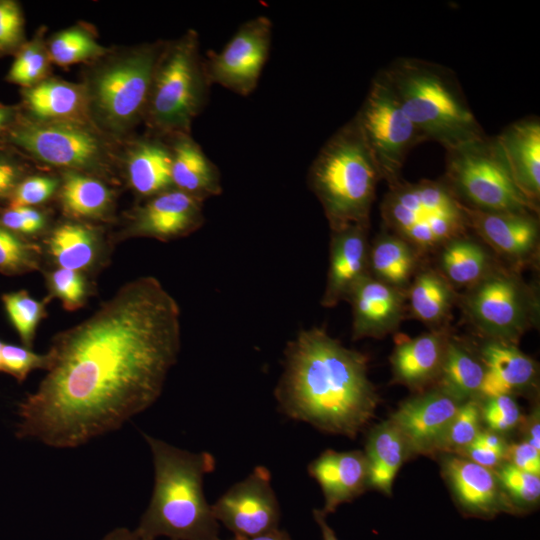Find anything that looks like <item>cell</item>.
I'll return each instance as SVG.
<instances>
[{
  "mask_svg": "<svg viewBox=\"0 0 540 540\" xmlns=\"http://www.w3.org/2000/svg\"><path fill=\"white\" fill-rule=\"evenodd\" d=\"M164 40L111 47L85 64L84 88L90 122L111 140L123 144L144 121L152 78Z\"/></svg>",
  "mask_w": 540,
  "mask_h": 540,
  "instance_id": "obj_5",
  "label": "cell"
},
{
  "mask_svg": "<svg viewBox=\"0 0 540 540\" xmlns=\"http://www.w3.org/2000/svg\"><path fill=\"white\" fill-rule=\"evenodd\" d=\"M380 213L388 232L404 239L419 255L439 250L469 230L465 206L443 179H402L388 187Z\"/></svg>",
  "mask_w": 540,
  "mask_h": 540,
  "instance_id": "obj_9",
  "label": "cell"
},
{
  "mask_svg": "<svg viewBox=\"0 0 540 540\" xmlns=\"http://www.w3.org/2000/svg\"><path fill=\"white\" fill-rule=\"evenodd\" d=\"M459 456L492 470L498 467L505 458L503 454L489 450L475 442L468 446Z\"/></svg>",
  "mask_w": 540,
  "mask_h": 540,
  "instance_id": "obj_49",
  "label": "cell"
},
{
  "mask_svg": "<svg viewBox=\"0 0 540 540\" xmlns=\"http://www.w3.org/2000/svg\"><path fill=\"white\" fill-rule=\"evenodd\" d=\"M484 374L481 357L464 343L449 337L437 379L438 388L464 403L479 395Z\"/></svg>",
  "mask_w": 540,
  "mask_h": 540,
  "instance_id": "obj_33",
  "label": "cell"
},
{
  "mask_svg": "<svg viewBox=\"0 0 540 540\" xmlns=\"http://www.w3.org/2000/svg\"><path fill=\"white\" fill-rule=\"evenodd\" d=\"M20 113L18 104L8 105L0 103V137L16 121Z\"/></svg>",
  "mask_w": 540,
  "mask_h": 540,
  "instance_id": "obj_52",
  "label": "cell"
},
{
  "mask_svg": "<svg viewBox=\"0 0 540 540\" xmlns=\"http://www.w3.org/2000/svg\"><path fill=\"white\" fill-rule=\"evenodd\" d=\"M388 187L400 182L409 152L425 140L405 114L382 70L354 116Z\"/></svg>",
  "mask_w": 540,
  "mask_h": 540,
  "instance_id": "obj_12",
  "label": "cell"
},
{
  "mask_svg": "<svg viewBox=\"0 0 540 540\" xmlns=\"http://www.w3.org/2000/svg\"><path fill=\"white\" fill-rule=\"evenodd\" d=\"M121 178L139 201L173 188L171 152L165 138L144 133L122 144Z\"/></svg>",
  "mask_w": 540,
  "mask_h": 540,
  "instance_id": "obj_21",
  "label": "cell"
},
{
  "mask_svg": "<svg viewBox=\"0 0 540 540\" xmlns=\"http://www.w3.org/2000/svg\"><path fill=\"white\" fill-rule=\"evenodd\" d=\"M448 340L442 328L414 338L400 335L390 357L393 381L416 390L437 381Z\"/></svg>",
  "mask_w": 540,
  "mask_h": 540,
  "instance_id": "obj_24",
  "label": "cell"
},
{
  "mask_svg": "<svg viewBox=\"0 0 540 540\" xmlns=\"http://www.w3.org/2000/svg\"><path fill=\"white\" fill-rule=\"evenodd\" d=\"M382 72L426 141L449 150L486 136L450 68L416 57H399Z\"/></svg>",
  "mask_w": 540,
  "mask_h": 540,
  "instance_id": "obj_4",
  "label": "cell"
},
{
  "mask_svg": "<svg viewBox=\"0 0 540 540\" xmlns=\"http://www.w3.org/2000/svg\"><path fill=\"white\" fill-rule=\"evenodd\" d=\"M274 393L288 417L349 438L373 419L379 403L367 356L318 327L301 330L287 343Z\"/></svg>",
  "mask_w": 540,
  "mask_h": 540,
  "instance_id": "obj_2",
  "label": "cell"
},
{
  "mask_svg": "<svg viewBox=\"0 0 540 540\" xmlns=\"http://www.w3.org/2000/svg\"><path fill=\"white\" fill-rule=\"evenodd\" d=\"M439 250V272L454 287L477 283L494 266L487 250L467 234L454 238Z\"/></svg>",
  "mask_w": 540,
  "mask_h": 540,
  "instance_id": "obj_34",
  "label": "cell"
},
{
  "mask_svg": "<svg viewBox=\"0 0 540 540\" xmlns=\"http://www.w3.org/2000/svg\"><path fill=\"white\" fill-rule=\"evenodd\" d=\"M230 540H292L287 531L281 529H275L254 537H238L234 536Z\"/></svg>",
  "mask_w": 540,
  "mask_h": 540,
  "instance_id": "obj_55",
  "label": "cell"
},
{
  "mask_svg": "<svg viewBox=\"0 0 540 540\" xmlns=\"http://www.w3.org/2000/svg\"><path fill=\"white\" fill-rule=\"evenodd\" d=\"M0 223L24 238L40 242L54 222L44 207L0 206Z\"/></svg>",
  "mask_w": 540,
  "mask_h": 540,
  "instance_id": "obj_42",
  "label": "cell"
},
{
  "mask_svg": "<svg viewBox=\"0 0 540 540\" xmlns=\"http://www.w3.org/2000/svg\"><path fill=\"white\" fill-rule=\"evenodd\" d=\"M459 301L466 321L486 340L516 344L538 319L535 291L514 270L495 264Z\"/></svg>",
  "mask_w": 540,
  "mask_h": 540,
  "instance_id": "obj_11",
  "label": "cell"
},
{
  "mask_svg": "<svg viewBox=\"0 0 540 540\" xmlns=\"http://www.w3.org/2000/svg\"><path fill=\"white\" fill-rule=\"evenodd\" d=\"M60 186L59 174L32 172L15 187L7 202L2 206L43 207L56 199Z\"/></svg>",
  "mask_w": 540,
  "mask_h": 540,
  "instance_id": "obj_43",
  "label": "cell"
},
{
  "mask_svg": "<svg viewBox=\"0 0 540 540\" xmlns=\"http://www.w3.org/2000/svg\"><path fill=\"white\" fill-rule=\"evenodd\" d=\"M27 40L20 2L0 0V58L14 56Z\"/></svg>",
  "mask_w": 540,
  "mask_h": 540,
  "instance_id": "obj_44",
  "label": "cell"
},
{
  "mask_svg": "<svg viewBox=\"0 0 540 540\" xmlns=\"http://www.w3.org/2000/svg\"><path fill=\"white\" fill-rule=\"evenodd\" d=\"M489 450L501 453L505 456L507 446L500 435L494 431H480L473 441Z\"/></svg>",
  "mask_w": 540,
  "mask_h": 540,
  "instance_id": "obj_50",
  "label": "cell"
},
{
  "mask_svg": "<svg viewBox=\"0 0 540 540\" xmlns=\"http://www.w3.org/2000/svg\"><path fill=\"white\" fill-rule=\"evenodd\" d=\"M485 374L479 396L512 395L532 385L536 363L516 344L487 340L480 351Z\"/></svg>",
  "mask_w": 540,
  "mask_h": 540,
  "instance_id": "obj_29",
  "label": "cell"
},
{
  "mask_svg": "<svg viewBox=\"0 0 540 540\" xmlns=\"http://www.w3.org/2000/svg\"><path fill=\"white\" fill-rule=\"evenodd\" d=\"M32 172L29 160L0 141V206L7 202L18 183Z\"/></svg>",
  "mask_w": 540,
  "mask_h": 540,
  "instance_id": "obj_46",
  "label": "cell"
},
{
  "mask_svg": "<svg viewBox=\"0 0 540 540\" xmlns=\"http://www.w3.org/2000/svg\"><path fill=\"white\" fill-rule=\"evenodd\" d=\"M101 540H144L135 530L125 527L115 528L106 534Z\"/></svg>",
  "mask_w": 540,
  "mask_h": 540,
  "instance_id": "obj_54",
  "label": "cell"
},
{
  "mask_svg": "<svg viewBox=\"0 0 540 540\" xmlns=\"http://www.w3.org/2000/svg\"><path fill=\"white\" fill-rule=\"evenodd\" d=\"M525 440L540 451V421L539 409H535L525 423Z\"/></svg>",
  "mask_w": 540,
  "mask_h": 540,
  "instance_id": "obj_51",
  "label": "cell"
},
{
  "mask_svg": "<svg viewBox=\"0 0 540 540\" xmlns=\"http://www.w3.org/2000/svg\"><path fill=\"white\" fill-rule=\"evenodd\" d=\"M20 112L40 122L91 123L82 84L49 76L38 84L20 89ZM92 124V123H91Z\"/></svg>",
  "mask_w": 540,
  "mask_h": 540,
  "instance_id": "obj_26",
  "label": "cell"
},
{
  "mask_svg": "<svg viewBox=\"0 0 540 540\" xmlns=\"http://www.w3.org/2000/svg\"><path fill=\"white\" fill-rule=\"evenodd\" d=\"M313 518L320 528L322 540H339L334 530L326 521V514L321 509H313Z\"/></svg>",
  "mask_w": 540,
  "mask_h": 540,
  "instance_id": "obj_53",
  "label": "cell"
},
{
  "mask_svg": "<svg viewBox=\"0 0 540 540\" xmlns=\"http://www.w3.org/2000/svg\"><path fill=\"white\" fill-rule=\"evenodd\" d=\"M0 141L42 168L74 171L116 186L121 181L119 144L87 122H40L19 113Z\"/></svg>",
  "mask_w": 540,
  "mask_h": 540,
  "instance_id": "obj_7",
  "label": "cell"
},
{
  "mask_svg": "<svg viewBox=\"0 0 540 540\" xmlns=\"http://www.w3.org/2000/svg\"><path fill=\"white\" fill-rule=\"evenodd\" d=\"M165 139L171 152L173 188L202 202L222 193L218 167L204 153L191 133H177Z\"/></svg>",
  "mask_w": 540,
  "mask_h": 540,
  "instance_id": "obj_27",
  "label": "cell"
},
{
  "mask_svg": "<svg viewBox=\"0 0 540 540\" xmlns=\"http://www.w3.org/2000/svg\"><path fill=\"white\" fill-rule=\"evenodd\" d=\"M513 513L533 509L540 499V477L506 462L494 470Z\"/></svg>",
  "mask_w": 540,
  "mask_h": 540,
  "instance_id": "obj_40",
  "label": "cell"
},
{
  "mask_svg": "<svg viewBox=\"0 0 540 540\" xmlns=\"http://www.w3.org/2000/svg\"><path fill=\"white\" fill-rule=\"evenodd\" d=\"M461 404L436 388L402 402L390 421L403 435L409 455L431 454L438 451Z\"/></svg>",
  "mask_w": 540,
  "mask_h": 540,
  "instance_id": "obj_17",
  "label": "cell"
},
{
  "mask_svg": "<svg viewBox=\"0 0 540 540\" xmlns=\"http://www.w3.org/2000/svg\"><path fill=\"white\" fill-rule=\"evenodd\" d=\"M46 46L51 63L61 67L89 63L109 50L100 44L94 28L85 23L51 34L46 39Z\"/></svg>",
  "mask_w": 540,
  "mask_h": 540,
  "instance_id": "obj_35",
  "label": "cell"
},
{
  "mask_svg": "<svg viewBox=\"0 0 540 540\" xmlns=\"http://www.w3.org/2000/svg\"><path fill=\"white\" fill-rule=\"evenodd\" d=\"M153 458L154 488L135 531L144 540H220L219 523L203 492L215 468L208 452H190L144 434Z\"/></svg>",
  "mask_w": 540,
  "mask_h": 540,
  "instance_id": "obj_3",
  "label": "cell"
},
{
  "mask_svg": "<svg viewBox=\"0 0 540 540\" xmlns=\"http://www.w3.org/2000/svg\"><path fill=\"white\" fill-rule=\"evenodd\" d=\"M44 261L95 277L110 260L114 243L100 224L63 218L40 240Z\"/></svg>",
  "mask_w": 540,
  "mask_h": 540,
  "instance_id": "obj_16",
  "label": "cell"
},
{
  "mask_svg": "<svg viewBox=\"0 0 540 540\" xmlns=\"http://www.w3.org/2000/svg\"><path fill=\"white\" fill-rule=\"evenodd\" d=\"M308 472L324 495L321 509L326 515L352 501L368 486V463L364 452L326 450L308 466Z\"/></svg>",
  "mask_w": 540,
  "mask_h": 540,
  "instance_id": "obj_23",
  "label": "cell"
},
{
  "mask_svg": "<svg viewBox=\"0 0 540 540\" xmlns=\"http://www.w3.org/2000/svg\"><path fill=\"white\" fill-rule=\"evenodd\" d=\"M43 271L49 302L59 299L67 311H76L86 305L94 293L92 277L74 270L49 267Z\"/></svg>",
  "mask_w": 540,
  "mask_h": 540,
  "instance_id": "obj_39",
  "label": "cell"
},
{
  "mask_svg": "<svg viewBox=\"0 0 540 540\" xmlns=\"http://www.w3.org/2000/svg\"><path fill=\"white\" fill-rule=\"evenodd\" d=\"M369 224H352L331 231L329 266L326 286L321 298L325 308L346 301L349 293L369 274Z\"/></svg>",
  "mask_w": 540,
  "mask_h": 540,
  "instance_id": "obj_22",
  "label": "cell"
},
{
  "mask_svg": "<svg viewBox=\"0 0 540 540\" xmlns=\"http://www.w3.org/2000/svg\"><path fill=\"white\" fill-rule=\"evenodd\" d=\"M480 420L481 407L475 399L462 403L448 426L437 452L461 455L479 434Z\"/></svg>",
  "mask_w": 540,
  "mask_h": 540,
  "instance_id": "obj_41",
  "label": "cell"
},
{
  "mask_svg": "<svg viewBox=\"0 0 540 540\" xmlns=\"http://www.w3.org/2000/svg\"><path fill=\"white\" fill-rule=\"evenodd\" d=\"M380 180L378 167L354 117L321 147L307 176L331 231L370 223Z\"/></svg>",
  "mask_w": 540,
  "mask_h": 540,
  "instance_id": "obj_6",
  "label": "cell"
},
{
  "mask_svg": "<svg viewBox=\"0 0 540 540\" xmlns=\"http://www.w3.org/2000/svg\"><path fill=\"white\" fill-rule=\"evenodd\" d=\"M442 179L467 208L539 213V205L517 186L496 136L486 135L446 150Z\"/></svg>",
  "mask_w": 540,
  "mask_h": 540,
  "instance_id": "obj_10",
  "label": "cell"
},
{
  "mask_svg": "<svg viewBox=\"0 0 540 540\" xmlns=\"http://www.w3.org/2000/svg\"><path fill=\"white\" fill-rule=\"evenodd\" d=\"M481 417L489 430L496 433L514 429L522 419L519 406L512 395L486 398L481 408Z\"/></svg>",
  "mask_w": 540,
  "mask_h": 540,
  "instance_id": "obj_47",
  "label": "cell"
},
{
  "mask_svg": "<svg viewBox=\"0 0 540 540\" xmlns=\"http://www.w3.org/2000/svg\"><path fill=\"white\" fill-rule=\"evenodd\" d=\"M406 300L405 291L365 275L346 299L352 308V339H380L395 332L404 318Z\"/></svg>",
  "mask_w": 540,
  "mask_h": 540,
  "instance_id": "obj_20",
  "label": "cell"
},
{
  "mask_svg": "<svg viewBox=\"0 0 540 540\" xmlns=\"http://www.w3.org/2000/svg\"><path fill=\"white\" fill-rule=\"evenodd\" d=\"M210 87L198 33L188 29L164 40L143 121L146 133L162 138L191 133L194 119L208 103Z\"/></svg>",
  "mask_w": 540,
  "mask_h": 540,
  "instance_id": "obj_8",
  "label": "cell"
},
{
  "mask_svg": "<svg viewBox=\"0 0 540 540\" xmlns=\"http://www.w3.org/2000/svg\"><path fill=\"white\" fill-rule=\"evenodd\" d=\"M1 300L10 324L17 332L24 347L32 348L40 322L47 317L44 298L37 300L26 290L5 293Z\"/></svg>",
  "mask_w": 540,
  "mask_h": 540,
  "instance_id": "obj_38",
  "label": "cell"
},
{
  "mask_svg": "<svg viewBox=\"0 0 540 540\" xmlns=\"http://www.w3.org/2000/svg\"><path fill=\"white\" fill-rule=\"evenodd\" d=\"M211 508L218 523L234 536L254 537L279 528L280 507L264 466L232 485Z\"/></svg>",
  "mask_w": 540,
  "mask_h": 540,
  "instance_id": "obj_15",
  "label": "cell"
},
{
  "mask_svg": "<svg viewBox=\"0 0 540 540\" xmlns=\"http://www.w3.org/2000/svg\"><path fill=\"white\" fill-rule=\"evenodd\" d=\"M44 254L39 241L24 238L0 223V273L17 276L43 269Z\"/></svg>",
  "mask_w": 540,
  "mask_h": 540,
  "instance_id": "obj_37",
  "label": "cell"
},
{
  "mask_svg": "<svg viewBox=\"0 0 540 540\" xmlns=\"http://www.w3.org/2000/svg\"><path fill=\"white\" fill-rule=\"evenodd\" d=\"M58 174L60 186L56 200L64 218L100 225L114 221L115 186L84 173L62 171Z\"/></svg>",
  "mask_w": 540,
  "mask_h": 540,
  "instance_id": "obj_25",
  "label": "cell"
},
{
  "mask_svg": "<svg viewBox=\"0 0 540 540\" xmlns=\"http://www.w3.org/2000/svg\"><path fill=\"white\" fill-rule=\"evenodd\" d=\"M505 458L520 470L540 475V451L526 441L507 446Z\"/></svg>",
  "mask_w": 540,
  "mask_h": 540,
  "instance_id": "obj_48",
  "label": "cell"
},
{
  "mask_svg": "<svg viewBox=\"0 0 540 540\" xmlns=\"http://www.w3.org/2000/svg\"><path fill=\"white\" fill-rule=\"evenodd\" d=\"M3 343L1 340H0V372H1V349H2V346H3Z\"/></svg>",
  "mask_w": 540,
  "mask_h": 540,
  "instance_id": "obj_56",
  "label": "cell"
},
{
  "mask_svg": "<svg viewBox=\"0 0 540 540\" xmlns=\"http://www.w3.org/2000/svg\"><path fill=\"white\" fill-rule=\"evenodd\" d=\"M272 22L264 15L244 22L220 51L204 58L208 79L238 95L248 96L257 87L268 59Z\"/></svg>",
  "mask_w": 540,
  "mask_h": 540,
  "instance_id": "obj_13",
  "label": "cell"
},
{
  "mask_svg": "<svg viewBox=\"0 0 540 540\" xmlns=\"http://www.w3.org/2000/svg\"><path fill=\"white\" fill-rule=\"evenodd\" d=\"M414 318L441 329L456 301L454 287L438 271L426 268L415 274L406 291Z\"/></svg>",
  "mask_w": 540,
  "mask_h": 540,
  "instance_id": "obj_31",
  "label": "cell"
},
{
  "mask_svg": "<svg viewBox=\"0 0 540 540\" xmlns=\"http://www.w3.org/2000/svg\"><path fill=\"white\" fill-rule=\"evenodd\" d=\"M203 203L171 188L139 201L125 214L119 230L111 234L114 245L130 238L169 242L187 237L205 223Z\"/></svg>",
  "mask_w": 540,
  "mask_h": 540,
  "instance_id": "obj_14",
  "label": "cell"
},
{
  "mask_svg": "<svg viewBox=\"0 0 540 540\" xmlns=\"http://www.w3.org/2000/svg\"><path fill=\"white\" fill-rule=\"evenodd\" d=\"M442 473L465 515L489 519L502 511L513 513L494 470L447 454L442 460Z\"/></svg>",
  "mask_w": 540,
  "mask_h": 540,
  "instance_id": "obj_19",
  "label": "cell"
},
{
  "mask_svg": "<svg viewBox=\"0 0 540 540\" xmlns=\"http://www.w3.org/2000/svg\"><path fill=\"white\" fill-rule=\"evenodd\" d=\"M419 256L404 239L383 232L370 246L369 274L406 292L416 273Z\"/></svg>",
  "mask_w": 540,
  "mask_h": 540,
  "instance_id": "obj_32",
  "label": "cell"
},
{
  "mask_svg": "<svg viewBox=\"0 0 540 540\" xmlns=\"http://www.w3.org/2000/svg\"><path fill=\"white\" fill-rule=\"evenodd\" d=\"M368 486L391 495L395 476L409 455L405 439L390 420L374 426L367 437Z\"/></svg>",
  "mask_w": 540,
  "mask_h": 540,
  "instance_id": "obj_30",
  "label": "cell"
},
{
  "mask_svg": "<svg viewBox=\"0 0 540 540\" xmlns=\"http://www.w3.org/2000/svg\"><path fill=\"white\" fill-rule=\"evenodd\" d=\"M514 180L534 204L540 198V120L536 116L519 119L498 134Z\"/></svg>",
  "mask_w": 540,
  "mask_h": 540,
  "instance_id": "obj_28",
  "label": "cell"
},
{
  "mask_svg": "<svg viewBox=\"0 0 540 540\" xmlns=\"http://www.w3.org/2000/svg\"><path fill=\"white\" fill-rule=\"evenodd\" d=\"M465 208L469 229L499 255L518 266L536 259L540 236L538 213Z\"/></svg>",
  "mask_w": 540,
  "mask_h": 540,
  "instance_id": "obj_18",
  "label": "cell"
},
{
  "mask_svg": "<svg viewBox=\"0 0 540 540\" xmlns=\"http://www.w3.org/2000/svg\"><path fill=\"white\" fill-rule=\"evenodd\" d=\"M49 365L48 354H38L30 348L3 343L1 349V372L13 376L19 383L36 369L46 370Z\"/></svg>",
  "mask_w": 540,
  "mask_h": 540,
  "instance_id": "obj_45",
  "label": "cell"
},
{
  "mask_svg": "<svg viewBox=\"0 0 540 540\" xmlns=\"http://www.w3.org/2000/svg\"><path fill=\"white\" fill-rule=\"evenodd\" d=\"M180 347L174 297L152 276L125 283L53 337L46 375L19 404L17 437L72 448L117 430L159 398Z\"/></svg>",
  "mask_w": 540,
  "mask_h": 540,
  "instance_id": "obj_1",
  "label": "cell"
},
{
  "mask_svg": "<svg viewBox=\"0 0 540 540\" xmlns=\"http://www.w3.org/2000/svg\"><path fill=\"white\" fill-rule=\"evenodd\" d=\"M46 26H41L13 56L5 81L22 88L32 87L50 76L51 61L46 46Z\"/></svg>",
  "mask_w": 540,
  "mask_h": 540,
  "instance_id": "obj_36",
  "label": "cell"
}]
</instances>
